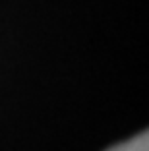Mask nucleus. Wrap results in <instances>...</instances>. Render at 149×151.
<instances>
[{
  "mask_svg": "<svg viewBox=\"0 0 149 151\" xmlns=\"http://www.w3.org/2000/svg\"><path fill=\"white\" fill-rule=\"evenodd\" d=\"M107 151H149V139H147V132H141L134 138L120 142L116 145L109 147Z\"/></svg>",
  "mask_w": 149,
  "mask_h": 151,
  "instance_id": "1",
  "label": "nucleus"
}]
</instances>
